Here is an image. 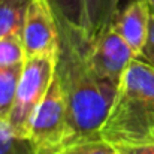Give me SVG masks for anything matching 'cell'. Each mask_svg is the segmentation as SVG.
I'll return each instance as SVG.
<instances>
[{
	"instance_id": "1",
	"label": "cell",
	"mask_w": 154,
	"mask_h": 154,
	"mask_svg": "<svg viewBox=\"0 0 154 154\" xmlns=\"http://www.w3.org/2000/svg\"><path fill=\"white\" fill-rule=\"evenodd\" d=\"M57 24L60 47L55 73L67 108L66 145L100 139L118 85L100 78L93 69L88 55L91 36L64 21H57Z\"/></svg>"
},
{
	"instance_id": "2",
	"label": "cell",
	"mask_w": 154,
	"mask_h": 154,
	"mask_svg": "<svg viewBox=\"0 0 154 154\" xmlns=\"http://www.w3.org/2000/svg\"><path fill=\"white\" fill-rule=\"evenodd\" d=\"M102 139L111 145L154 139V66L142 58L132 60L120 81Z\"/></svg>"
},
{
	"instance_id": "3",
	"label": "cell",
	"mask_w": 154,
	"mask_h": 154,
	"mask_svg": "<svg viewBox=\"0 0 154 154\" xmlns=\"http://www.w3.org/2000/svg\"><path fill=\"white\" fill-rule=\"evenodd\" d=\"M58 51L41 54L26 60L17 97L9 115V126L17 136L30 138L33 117L45 99L57 72Z\"/></svg>"
},
{
	"instance_id": "4",
	"label": "cell",
	"mask_w": 154,
	"mask_h": 154,
	"mask_svg": "<svg viewBox=\"0 0 154 154\" xmlns=\"http://www.w3.org/2000/svg\"><path fill=\"white\" fill-rule=\"evenodd\" d=\"M67 108L61 84L54 76L45 99L39 105L30 130V139L38 154H50L66 147Z\"/></svg>"
},
{
	"instance_id": "5",
	"label": "cell",
	"mask_w": 154,
	"mask_h": 154,
	"mask_svg": "<svg viewBox=\"0 0 154 154\" xmlns=\"http://www.w3.org/2000/svg\"><path fill=\"white\" fill-rule=\"evenodd\" d=\"M88 55L96 73L117 85H120V81L132 60L138 58L112 23L91 36Z\"/></svg>"
},
{
	"instance_id": "6",
	"label": "cell",
	"mask_w": 154,
	"mask_h": 154,
	"mask_svg": "<svg viewBox=\"0 0 154 154\" xmlns=\"http://www.w3.org/2000/svg\"><path fill=\"white\" fill-rule=\"evenodd\" d=\"M21 38L27 58L58 51V24L47 0H30Z\"/></svg>"
},
{
	"instance_id": "7",
	"label": "cell",
	"mask_w": 154,
	"mask_h": 154,
	"mask_svg": "<svg viewBox=\"0 0 154 154\" xmlns=\"http://www.w3.org/2000/svg\"><path fill=\"white\" fill-rule=\"evenodd\" d=\"M151 15L147 0H129L123 8L120 6V11L112 21L117 32L130 45L136 57L141 55L145 47Z\"/></svg>"
},
{
	"instance_id": "8",
	"label": "cell",
	"mask_w": 154,
	"mask_h": 154,
	"mask_svg": "<svg viewBox=\"0 0 154 154\" xmlns=\"http://www.w3.org/2000/svg\"><path fill=\"white\" fill-rule=\"evenodd\" d=\"M24 63L14 66H0V121L9 120Z\"/></svg>"
},
{
	"instance_id": "9",
	"label": "cell",
	"mask_w": 154,
	"mask_h": 154,
	"mask_svg": "<svg viewBox=\"0 0 154 154\" xmlns=\"http://www.w3.org/2000/svg\"><path fill=\"white\" fill-rule=\"evenodd\" d=\"M57 21H64L70 26L85 30L88 35L87 0H47Z\"/></svg>"
},
{
	"instance_id": "10",
	"label": "cell",
	"mask_w": 154,
	"mask_h": 154,
	"mask_svg": "<svg viewBox=\"0 0 154 154\" xmlns=\"http://www.w3.org/2000/svg\"><path fill=\"white\" fill-rule=\"evenodd\" d=\"M30 0H0V39L11 33H21Z\"/></svg>"
},
{
	"instance_id": "11",
	"label": "cell",
	"mask_w": 154,
	"mask_h": 154,
	"mask_svg": "<svg viewBox=\"0 0 154 154\" xmlns=\"http://www.w3.org/2000/svg\"><path fill=\"white\" fill-rule=\"evenodd\" d=\"M120 5L121 0H87L90 36H94L99 30L115 20L120 11Z\"/></svg>"
},
{
	"instance_id": "12",
	"label": "cell",
	"mask_w": 154,
	"mask_h": 154,
	"mask_svg": "<svg viewBox=\"0 0 154 154\" xmlns=\"http://www.w3.org/2000/svg\"><path fill=\"white\" fill-rule=\"evenodd\" d=\"M0 154H38L30 138L17 136L8 121H0Z\"/></svg>"
},
{
	"instance_id": "13",
	"label": "cell",
	"mask_w": 154,
	"mask_h": 154,
	"mask_svg": "<svg viewBox=\"0 0 154 154\" xmlns=\"http://www.w3.org/2000/svg\"><path fill=\"white\" fill-rule=\"evenodd\" d=\"M27 60L21 33H11L0 39V66L23 64Z\"/></svg>"
},
{
	"instance_id": "14",
	"label": "cell",
	"mask_w": 154,
	"mask_h": 154,
	"mask_svg": "<svg viewBox=\"0 0 154 154\" xmlns=\"http://www.w3.org/2000/svg\"><path fill=\"white\" fill-rule=\"evenodd\" d=\"M64 154H115V148L100 138L69 144L64 147Z\"/></svg>"
},
{
	"instance_id": "15",
	"label": "cell",
	"mask_w": 154,
	"mask_h": 154,
	"mask_svg": "<svg viewBox=\"0 0 154 154\" xmlns=\"http://www.w3.org/2000/svg\"><path fill=\"white\" fill-rule=\"evenodd\" d=\"M118 154H154V139L139 144H124L114 145Z\"/></svg>"
},
{
	"instance_id": "16",
	"label": "cell",
	"mask_w": 154,
	"mask_h": 154,
	"mask_svg": "<svg viewBox=\"0 0 154 154\" xmlns=\"http://www.w3.org/2000/svg\"><path fill=\"white\" fill-rule=\"evenodd\" d=\"M138 58H142L144 61L150 63L154 66V15H151V21H150V30H148V38L145 42V47L141 52V55Z\"/></svg>"
},
{
	"instance_id": "17",
	"label": "cell",
	"mask_w": 154,
	"mask_h": 154,
	"mask_svg": "<svg viewBox=\"0 0 154 154\" xmlns=\"http://www.w3.org/2000/svg\"><path fill=\"white\" fill-rule=\"evenodd\" d=\"M147 3H148V6L151 9V14L154 15V0H147Z\"/></svg>"
},
{
	"instance_id": "18",
	"label": "cell",
	"mask_w": 154,
	"mask_h": 154,
	"mask_svg": "<svg viewBox=\"0 0 154 154\" xmlns=\"http://www.w3.org/2000/svg\"><path fill=\"white\" fill-rule=\"evenodd\" d=\"M50 154H64V148L63 150H58V151H54V153H50Z\"/></svg>"
},
{
	"instance_id": "19",
	"label": "cell",
	"mask_w": 154,
	"mask_h": 154,
	"mask_svg": "<svg viewBox=\"0 0 154 154\" xmlns=\"http://www.w3.org/2000/svg\"><path fill=\"white\" fill-rule=\"evenodd\" d=\"M115 154H118V153H117V151H115Z\"/></svg>"
}]
</instances>
